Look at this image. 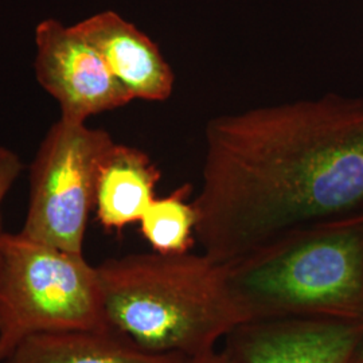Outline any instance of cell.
<instances>
[{
    "label": "cell",
    "instance_id": "cell-1",
    "mask_svg": "<svg viewBox=\"0 0 363 363\" xmlns=\"http://www.w3.org/2000/svg\"><path fill=\"white\" fill-rule=\"evenodd\" d=\"M193 205L195 235L220 264L363 213V99L330 93L211 118Z\"/></svg>",
    "mask_w": 363,
    "mask_h": 363
},
{
    "label": "cell",
    "instance_id": "cell-7",
    "mask_svg": "<svg viewBox=\"0 0 363 363\" xmlns=\"http://www.w3.org/2000/svg\"><path fill=\"white\" fill-rule=\"evenodd\" d=\"M363 323L288 318L241 323L223 349L235 363H350Z\"/></svg>",
    "mask_w": 363,
    "mask_h": 363
},
{
    "label": "cell",
    "instance_id": "cell-3",
    "mask_svg": "<svg viewBox=\"0 0 363 363\" xmlns=\"http://www.w3.org/2000/svg\"><path fill=\"white\" fill-rule=\"evenodd\" d=\"M225 268L241 323L288 318L363 323V213L280 235Z\"/></svg>",
    "mask_w": 363,
    "mask_h": 363
},
{
    "label": "cell",
    "instance_id": "cell-10",
    "mask_svg": "<svg viewBox=\"0 0 363 363\" xmlns=\"http://www.w3.org/2000/svg\"><path fill=\"white\" fill-rule=\"evenodd\" d=\"M160 171L148 155L130 145L113 143L97 171L94 208L105 230H123L140 222L155 199Z\"/></svg>",
    "mask_w": 363,
    "mask_h": 363
},
{
    "label": "cell",
    "instance_id": "cell-4",
    "mask_svg": "<svg viewBox=\"0 0 363 363\" xmlns=\"http://www.w3.org/2000/svg\"><path fill=\"white\" fill-rule=\"evenodd\" d=\"M97 274L84 255L4 233L0 241V362L27 337L109 330Z\"/></svg>",
    "mask_w": 363,
    "mask_h": 363
},
{
    "label": "cell",
    "instance_id": "cell-8",
    "mask_svg": "<svg viewBox=\"0 0 363 363\" xmlns=\"http://www.w3.org/2000/svg\"><path fill=\"white\" fill-rule=\"evenodd\" d=\"M74 27L133 100L164 101L172 94L174 72L159 48L118 13H97Z\"/></svg>",
    "mask_w": 363,
    "mask_h": 363
},
{
    "label": "cell",
    "instance_id": "cell-9",
    "mask_svg": "<svg viewBox=\"0 0 363 363\" xmlns=\"http://www.w3.org/2000/svg\"><path fill=\"white\" fill-rule=\"evenodd\" d=\"M178 352L143 349L109 330H70L27 337L1 363H189Z\"/></svg>",
    "mask_w": 363,
    "mask_h": 363
},
{
    "label": "cell",
    "instance_id": "cell-12",
    "mask_svg": "<svg viewBox=\"0 0 363 363\" xmlns=\"http://www.w3.org/2000/svg\"><path fill=\"white\" fill-rule=\"evenodd\" d=\"M22 169L23 164L18 155L4 147H0V241L4 234L1 230V205Z\"/></svg>",
    "mask_w": 363,
    "mask_h": 363
},
{
    "label": "cell",
    "instance_id": "cell-13",
    "mask_svg": "<svg viewBox=\"0 0 363 363\" xmlns=\"http://www.w3.org/2000/svg\"><path fill=\"white\" fill-rule=\"evenodd\" d=\"M189 363H235V361L225 349L222 350L214 349L194 358H190Z\"/></svg>",
    "mask_w": 363,
    "mask_h": 363
},
{
    "label": "cell",
    "instance_id": "cell-5",
    "mask_svg": "<svg viewBox=\"0 0 363 363\" xmlns=\"http://www.w3.org/2000/svg\"><path fill=\"white\" fill-rule=\"evenodd\" d=\"M112 144L108 132L61 117L48 132L31 166L28 208L21 233L84 255L97 171Z\"/></svg>",
    "mask_w": 363,
    "mask_h": 363
},
{
    "label": "cell",
    "instance_id": "cell-6",
    "mask_svg": "<svg viewBox=\"0 0 363 363\" xmlns=\"http://www.w3.org/2000/svg\"><path fill=\"white\" fill-rule=\"evenodd\" d=\"M35 45L38 82L60 103L62 118L85 123L133 100L76 27L46 19L35 30Z\"/></svg>",
    "mask_w": 363,
    "mask_h": 363
},
{
    "label": "cell",
    "instance_id": "cell-11",
    "mask_svg": "<svg viewBox=\"0 0 363 363\" xmlns=\"http://www.w3.org/2000/svg\"><path fill=\"white\" fill-rule=\"evenodd\" d=\"M191 187L184 184L171 194L155 198L140 220L144 238L159 253H187L194 245L196 211L189 202Z\"/></svg>",
    "mask_w": 363,
    "mask_h": 363
},
{
    "label": "cell",
    "instance_id": "cell-14",
    "mask_svg": "<svg viewBox=\"0 0 363 363\" xmlns=\"http://www.w3.org/2000/svg\"><path fill=\"white\" fill-rule=\"evenodd\" d=\"M350 363H363V334L354 349Z\"/></svg>",
    "mask_w": 363,
    "mask_h": 363
},
{
    "label": "cell",
    "instance_id": "cell-2",
    "mask_svg": "<svg viewBox=\"0 0 363 363\" xmlns=\"http://www.w3.org/2000/svg\"><path fill=\"white\" fill-rule=\"evenodd\" d=\"M96 268L111 328L147 350L194 358L241 325L225 264L205 253H132Z\"/></svg>",
    "mask_w": 363,
    "mask_h": 363
}]
</instances>
